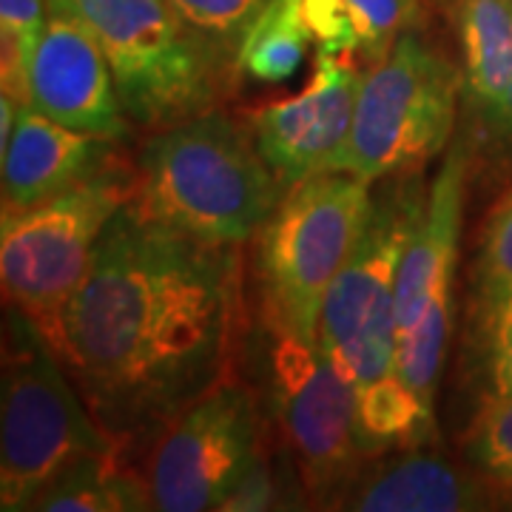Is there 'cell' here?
<instances>
[{
	"label": "cell",
	"mask_w": 512,
	"mask_h": 512,
	"mask_svg": "<svg viewBox=\"0 0 512 512\" xmlns=\"http://www.w3.org/2000/svg\"><path fill=\"white\" fill-rule=\"evenodd\" d=\"M356 424L367 458L433 439V410L396 373L356 387Z\"/></svg>",
	"instance_id": "cell-18"
},
{
	"label": "cell",
	"mask_w": 512,
	"mask_h": 512,
	"mask_svg": "<svg viewBox=\"0 0 512 512\" xmlns=\"http://www.w3.org/2000/svg\"><path fill=\"white\" fill-rule=\"evenodd\" d=\"M29 106L55 123L120 143L131 120L97 37L66 6L49 3L46 29L29 66Z\"/></svg>",
	"instance_id": "cell-11"
},
{
	"label": "cell",
	"mask_w": 512,
	"mask_h": 512,
	"mask_svg": "<svg viewBox=\"0 0 512 512\" xmlns=\"http://www.w3.org/2000/svg\"><path fill=\"white\" fill-rule=\"evenodd\" d=\"M188 23L220 40L237 57L242 40L271 0H168Z\"/></svg>",
	"instance_id": "cell-25"
},
{
	"label": "cell",
	"mask_w": 512,
	"mask_h": 512,
	"mask_svg": "<svg viewBox=\"0 0 512 512\" xmlns=\"http://www.w3.org/2000/svg\"><path fill=\"white\" fill-rule=\"evenodd\" d=\"M46 0H0V77L3 94L29 103V66L46 29Z\"/></svg>",
	"instance_id": "cell-22"
},
{
	"label": "cell",
	"mask_w": 512,
	"mask_h": 512,
	"mask_svg": "<svg viewBox=\"0 0 512 512\" xmlns=\"http://www.w3.org/2000/svg\"><path fill=\"white\" fill-rule=\"evenodd\" d=\"M362 77L365 72L350 57L316 52V69L305 92L265 103L251 114L259 154L285 188L328 171L348 140Z\"/></svg>",
	"instance_id": "cell-12"
},
{
	"label": "cell",
	"mask_w": 512,
	"mask_h": 512,
	"mask_svg": "<svg viewBox=\"0 0 512 512\" xmlns=\"http://www.w3.org/2000/svg\"><path fill=\"white\" fill-rule=\"evenodd\" d=\"M274 407L305 490L333 507L365 467L356 424V387L336 370L319 342L274 336Z\"/></svg>",
	"instance_id": "cell-10"
},
{
	"label": "cell",
	"mask_w": 512,
	"mask_h": 512,
	"mask_svg": "<svg viewBox=\"0 0 512 512\" xmlns=\"http://www.w3.org/2000/svg\"><path fill=\"white\" fill-rule=\"evenodd\" d=\"M134 202L188 237L242 248L285 197L254 131L222 111L151 131L134 160Z\"/></svg>",
	"instance_id": "cell-2"
},
{
	"label": "cell",
	"mask_w": 512,
	"mask_h": 512,
	"mask_svg": "<svg viewBox=\"0 0 512 512\" xmlns=\"http://www.w3.org/2000/svg\"><path fill=\"white\" fill-rule=\"evenodd\" d=\"M512 322V191L487 220L476 262V330L493 348Z\"/></svg>",
	"instance_id": "cell-21"
},
{
	"label": "cell",
	"mask_w": 512,
	"mask_h": 512,
	"mask_svg": "<svg viewBox=\"0 0 512 512\" xmlns=\"http://www.w3.org/2000/svg\"><path fill=\"white\" fill-rule=\"evenodd\" d=\"M359 32V52L370 63H379L393 43L416 29L421 0H345Z\"/></svg>",
	"instance_id": "cell-23"
},
{
	"label": "cell",
	"mask_w": 512,
	"mask_h": 512,
	"mask_svg": "<svg viewBox=\"0 0 512 512\" xmlns=\"http://www.w3.org/2000/svg\"><path fill=\"white\" fill-rule=\"evenodd\" d=\"M114 163L109 140L55 123L29 103L18 106L3 148V217L49 200Z\"/></svg>",
	"instance_id": "cell-13"
},
{
	"label": "cell",
	"mask_w": 512,
	"mask_h": 512,
	"mask_svg": "<svg viewBox=\"0 0 512 512\" xmlns=\"http://www.w3.org/2000/svg\"><path fill=\"white\" fill-rule=\"evenodd\" d=\"M453 288L456 274L441 276L419 322L407 333L396 336V376L419 396L427 410L436 407V387L453 330Z\"/></svg>",
	"instance_id": "cell-19"
},
{
	"label": "cell",
	"mask_w": 512,
	"mask_h": 512,
	"mask_svg": "<svg viewBox=\"0 0 512 512\" xmlns=\"http://www.w3.org/2000/svg\"><path fill=\"white\" fill-rule=\"evenodd\" d=\"M29 510L46 512H123L151 510L146 478L126 467V456H92L69 464L57 473Z\"/></svg>",
	"instance_id": "cell-17"
},
{
	"label": "cell",
	"mask_w": 512,
	"mask_h": 512,
	"mask_svg": "<svg viewBox=\"0 0 512 512\" xmlns=\"http://www.w3.org/2000/svg\"><path fill=\"white\" fill-rule=\"evenodd\" d=\"M478 114H481L487 137L501 140V143H512V83L495 97L493 103L481 106Z\"/></svg>",
	"instance_id": "cell-26"
},
{
	"label": "cell",
	"mask_w": 512,
	"mask_h": 512,
	"mask_svg": "<svg viewBox=\"0 0 512 512\" xmlns=\"http://www.w3.org/2000/svg\"><path fill=\"white\" fill-rule=\"evenodd\" d=\"M493 359V396H512V322L490 348Z\"/></svg>",
	"instance_id": "cell-27"
},
{
	"label": "cell",
	"mask_w": 512,
	"mask_h": 512,
	"mask_svg": "<svg viewBox=\"0 0 512 512\" xmlns=\"http://www.w3.org/2000/svg\"><path fill=\"white\" fill-rule=\"evenodd\" d=\"M262 464L259 416L251 390L234 376L202 393L148 444L151 510H228Z\"/></svg>",
	"instance_id": "cell-9"
},
{
	"label": "cell",
	"mask_w": 512,
	"mask_h": 512,
	"mask_svg": "<svg viewBox=\"0 0 512 512\" xmlns=\"http://www.w3.org/2000/svg\"><path fill=\"white\" fill-rule=\"evenodd\" d=\"M370 183L319 171L293 183L256 234V282L271 336L319 342L325 296L370 214Z\"/></svg>",
	"instance_id": "cell-5"
},
{
	"label": "cell",
	"mask_w": 512,
	"mask_h": 512,
	"mask_svg": "<svg viewBox=\"0 0 512 512\" xmlns=\"http://www.w3.org/2000/svg\"><path fill=\"white\" fill-rule=\"evenodd\" d=\"M313 49L299 0H271L237 52V72L259 83H285Z\"/></svg>",
	"instance_id": "cell-20"
},
{
	"label": "cell",
	"mask_w": 512,
	"mask_h": 512,
	"mask_svg": "<svg viewBox=\"0 0 512 512\" xmlns=\"http://www.w3.org/2000/svg\"><path fill=\"white\" fill-rule=\"evenodd\" d=\"M467 456L495 484L512 487V396H493L473 424Z\"/></svg>",
	"instance_id": "cell-24"
},
{
	"label": "cell",
	"mask_w": 512,
	"mask_h": 512,
	"mask_svg": "<svg viewBox=\"0 0 512 512\" xmlns=\"http://www.w3.org/2000/svg\"><path fill=\"white\" fill-rule=\"evenodd\" d=\"M464 86L476 109L512 83V0H453Z\"/></svg>",
	"instance_id": "cell-16"
},
{
	"label": "cell",
	"mask_w": 512,
	"mask_h": 512,
	"mask_svg": "<svg viewBox=\"0 0 512 512\" xmlns=\"http://www.w3.org/2000/svg\"><path fill=\"white\" fill-rule=\"evenodd\" d=\"M464 74L410 29L362 77L345 146L328 171L365 183L410 174L450 143Z\"/></svg>",
	"instance_id": "cell-7"
},
{
	"label": "cell",
	"mask_w": 512,
	"mask_h": 512,
	"mask_svg": "<svg viewBox=\"0 0 512 512\" xmlns=\"http://www.w3.org/2000/svg\"><path fill=\"white\" fill-rule=\"evenodd\" d=\"M134 168L109 163L49 200L3 217L0 279L6 305L35 322L55 345L63 313L92 265L117 211L134 200Z\"/></svg>",
	"instance_id": "cell-6"
},
{
	"label": "cell",
	"mask_w": 512,
	"mask_h": 512,
	"mask_svg": "<svg viewBox=\"0 0 512 512\" xmlns=\"http://www.w3.org/2000/svg\"><path fill=\"white\" fill-rule=\"evenodd\" d=\"M424 200L416 174L373 197L365 231L325 296L319 348L353 387L396 373V276Z\"/></svg>",
	"instance_id": "cell-8"
},
{
	"label": "cell",
	"mask_w": 512,
	"mask_h": 512,
	"mask_svg": "<svg viewBox=\"0 0 512 512\" xmlns=\"http://www.w3.org/2000/svg\"><path fill=\"white\" fill-rule=\"evenodd\" d=\"M237 311L239 248L188 237L128 200L66 305L57 356L128 453L231 376Z\"/></svg>",
	"instance_id": "cell-1"
},
{
	"label": "cell",
	"mask_w": 512,
	"mask_h": 512,
	"mask_svg": "<svg viewBox=\"0 0 512 512\" xmlns=\"http://www.w3.org/2000/svg\"><path fill=\"white\" fill-rule=\"evenodd\" d=\"M470 146L458 140L436 174L421 208V217L407 239L396 276V336L419 322L441 276L456 274L461 220H464V191H467Z\"/></svg>",
	"instance_id": "cell-14"
},
{
	"label": "cell",
	"mask_w": 512,
	"mask_h": 512,
	"mask_svg": "<svg viewBox=\"0 0 512 512\" xmlns=\"http://www.w3.org/2000/svg\"><path fill=\"white\" fill-rule=\"evenodd\" d=\"M476 481L444 458L404 447L399 456L370 461L350 481L336 510L356 512H458L478 507Z\"/></svg>",
	"instance_id": "cell-15"
},
{
	"label": "cell",
	"mask_w": 512,
	"mask_h": 512,
	"mask_svg": "<svg viewBox=\"0 0 512 512\" xmlns=\"http://www.w3.org/2000/svg\"><path fill=\"white\" fill-rule=\"evenodd\" d=\"M0 510H29L35 495L80 458L126 453L97 421L55 345L20 311L3 322Z\"/></svg>",
	"instance_id": "cell-4"
},
{
	"label": "cell",
	"mask_w": 512,
	"mask_h": 512,
	"mask_svg": "<svg viewBox=\"0 0 512 512\" xmlns=\"http://www.w3.org/2000/svg\"><path fill=\"white\" fill-rule=\"evenodd\" d=\"M74 12L109 60L117 97L134 126L157 131L214 111L237 57L168 0H46Z\"/></svg>",
	"instance_id": "cell-3"
}]
</instances>
